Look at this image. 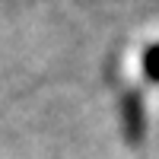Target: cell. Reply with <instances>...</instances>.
I'll list each match as a JSON object with an SVG mask.
<instances>
[{"label": "cell", "mask_w": 159, "mask_h": 159, "mask_svg": "<svg viewBox=\"0 0 159 159\" xmlns=\"http://www.w3.org/2000/svg\"><path fill=\"white\" fill-rule=\"evenodd\" d=\"M121 118H124V137L127 143H140L147 134V105H143L140 89H127L121 102Z\"/></svg>", "instance_id": "1"}, {"label": "cell", "mask_w": 159, "mask_h": 159, "mask_svg": "<svg viewBox=\"0 0 159 159\" xmlns=\"http://www.w3.org/2000/svg\"><path fill=\"white\" fill-rule=\"evenodd\" d=\"M143 76L159 86V42H150L143 51Z\"/></svg>", "instance_id": "2"}]
</instances>
